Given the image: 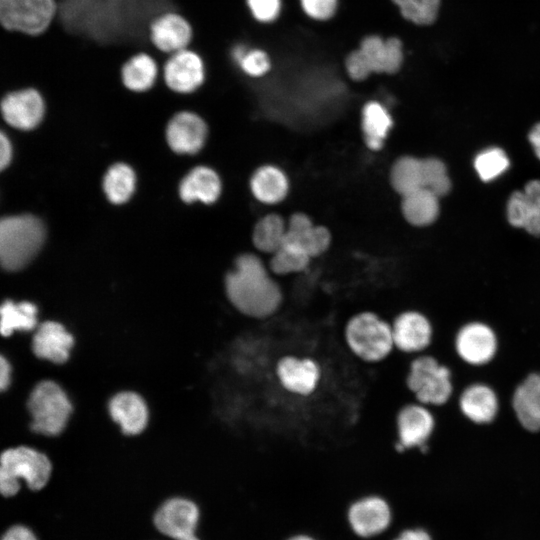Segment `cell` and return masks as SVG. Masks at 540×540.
Here are the masks:
<instances>
[{"instance_id":"6","label":"cell","mask_w":540,"mask_h":540,"mask_svg":"<svg viewBox=\"0 0 540 540\" xmlns=\"http://www.w3.org/2000/svg\"><path fill=\"white\" fill-rule=\"evenodd\" d=\"M344 339L349 350L367 363L385 360L395 348L391 323L371 311L357 313L347 321Z\"/></svg>"},{"instance_id":"25","label":"cell","mask_w":540,"mask_h":540,"mask_svg":"<svg viewBox=\"0 0 540 540\" xmlns=\"http://www.w3.org/2000/svg\"><path fill=\"white\" fill-rule=\"evenodd\" d=\"M119 74L121 83L127 90L144 93L155 86L161 75V68L153 55L138 51L122 63Z\"/></svg>"},{"instance_id":"13","label":"cell","mask_w":540,"mask_h":540,"mask_svg":"<svg viewBox=\"0 0 540 540\" xmlns=\"http://www.w3.org/2000/svg\"><path fill=\"white\" fill-rule=\"evenodd\" d=\"M274 375L280 387L299 397L312 395L321 381V368L310 357L283 355L275 363Z\"/></svg>"},{"instance_id":"21","label":"cell","mask_w":540,"mask_h":540,"mask_svg":"<svg viewBox=\"0 0 540 540\" xmlns=\"http://www.w3.org/2000/svg\"><path fill=\"white\" fill-rule=\"evenodd\" d=\"M510 406L519 425L526 431H540V371L528 373L514 388Z\"/></svg>"},{"instance_id":"45","label":"cell","mask_w":540,"mask_h":540,"mask_svg":"<svg viewBox=\"0 0 540 540\" xmlns=\"http://www.w3.org/2000/svg\"><path fill=\"white\" fill-rule=\"evenodd\" d=\"M529 141L532 144L535 154L540 159V123L536 124L529 133Z\"/></svg>"},{"instance_id":"14","label":"cell","mask_w":540,"mask_h":540,"mask_svg":"<svg viewBox=\"0 0 540 540\" xmlns=\"http://www.w3.org/2000/svg\"><path fill=\"white\" fill-rule=\"evenodd\" d=\"M199 517L200 511L194 501L175 496L168 498L158 507L153 522L159 532L179 540L195 533Z\"/></svg>"},{"instance_id":"42","label":"cell","mask_w":540,"mask_h":540,"mask_svg":"<svg viewBox=\"0 0 540 540\" xmlns=\"http://www.w3.org/2000/svg\"><path fill=\"white\" fill-rule=\"evenodd\" d=\"M12 157V147L8 138L0 131V171L7 167Z\"/></svg>"},{"instance_id":"40","label":"cell","mask_w":540,"mask_h":540,"mask_svg":"<svg viewBox=\"0 0 540 540\" xmlns=\"http://www.w3.org/2000/svg\"><path fill=\"white\" fill-rule=\"evenodd\" d=\"M304 13L316 21L331 19L338 8V0H300Z\"/></svg>"},{"instance_id":"28","label":"cell","mask_w":540,"mask_h":540,"mask_svg":"<svg viewBox=\"0 0 540 540\" xmlns=\"http://www.w3.org/2000/svg\"><path fill=\"white\" fill-rule=\"evenodd\" d=\"M102 188L112 204L122 205L128 202L136 188V174L133 168L123 162L111 165L104 174Z\"/></svg>"},{"instance_id":"23","label":"cell","mask_w":540,"mask_h":540,"mask_svg":"<svg viewBox=\"0 0 540 540\" xmlns=\"http://www.w3.org/2000/svg\"><path fill=\"white\" fill-rule=\"evenodd\" d=\"M330 233L322 226H313L302 213L290 217L283 245L296 248L309 257L323 253L330 244Z\"/></svg>"},{"instance_id":"29","label":"cell","mask_w":540,"mask_h":540,"mask_svg":"<svg viewBox=\"0 0 540 540\" xmlns=\"http://www.w3.org/2000/svg\"><path fill=\"white\" fill-rule=\"evenodd\" d=\"M250 187L256 199L266 204H274L286 196L288 181L277 167L263 166L254 172Z\"/></svg>"},{"instance_id":"26","label":"cell","mask_w":540,"mask_h":540,"mask_svg":"<svg viewBox=\"0 0 540 540\" xmlns=\"http://www.w3.org/2000/svg\"><path fill=\"white\" fill-rule=\"evenodd\" d=\"M349 521L359 536H373L389 525L390 509L383 499L375 496L367 497L350 507Z\"/></svg>"},{"instance_id":"2","label":"cell","mask_w":540,"mask_h":540,"mask_svg":"<svg viewBox=\"0 0 540 540\" xmlns=\"http://www.w3.org/2000/svg\"><path fill=\"white\" fill-rule=\"evenodd\" d=\"M46 238L43 222L31 214L0 218V266L17 271L40 252Z\"/></svg>"},{"instance_id":"43","label":"cell","mask_w":540,"mask_h":540,"mask_svg":"<svg viewBox=\"0 0 540 540\" xmlns=\"http://www.w3.org/2000/svg\"><path fill=\"white\" fill-rule=\"evenodd\" d=\"M11 381V366L7 359L0 355V392L4 391Z\"/></svg>"},{"instance_id":"39","label":"cell","mask_w":540,"mask_h":540,"mask_svg":"<svg viewBox=\"0 0 540 540\" xmlns=\"http://www.w3.org/2000/svg\"><path fill=\"white\" fill-rule=\"evenodd\" d=\"M245 5L255 21L269 24L279 17L282 0H245Z\"/></svg>"},{"instance_id":"41","label":"cell","mask_w":540,"mask_h":540,"mask_svg":"<svg viewBox=\"0 0 540 540\" xmlns=\"http://www.w3.org/2000/svg\"><path fill=\"white\" fill-rule=\"evenodd\" d=\"M1 540H36V537L27 527L17 525L8 529Z\"/></svg>"},{"instance_id":"11","label":"cell","mask_w":540,"mask_h":540,"mask_svg":"<svg viewBox=\"0 0 540 540\" xmlns=\"http://www.w3.org/2000/svg\"><path fill=\"white\" fill-rule=\"evenodd\" d=\"M147 35L151 45L168 56L190 47L194 28L185 15L175 10H164L152 17Z\"/></svg>"},{"instance_id":"10","label":"cell","mask_w":540,"mask_h":540,"mask_svg":"<svg viewBox=\"0 0 540 540\" xmlns=\"http://www.w3.org/2000/svg\"><path fill=\"white\" fill-rule=\"evenodd\" d=\"M167 88L174 93L188 95L205 83L207 67L203 56L191 47L168 55L161 68Z\"/></svg>"},{"instance_id":"32","label":"cell","mask_w":540,"mask_h":540,"mask_svg":"<svg viewBox=\"0 0 540 540\" xmlns=\"http://www.w3.org/2000/svg\"><path fill=\"white\" fill-rule=\"evenodd\" d=\"M231 62L251 78H260L271 69V59L268 53L261 48L249 47L243 43H236L229 51Z\"/></svg>"},{"instance_id":"33","label":"cell","mask_w":540,"mask_h":540,"mask_svg":"<svg viewBox=\"0 0 540 540\" xmlns=\"http://www.w3.org/2000/svg\"><path fill=\"white\" fill-rule=\"evenodd\" d=\"M391 184L402 197L423 186L422 160L404 156L399 158L391 170Z\"/></svg>"},{"instance_id":"46","label":"cell","mask_w":540,"mask_h":540,"mask_svg":"<svg viewBox=\"0 0 540 540\" xmlns=\"http://www.w3.org/2000/svg\"><path fill=\"white\" fill-rule=\"evenodd\" d=\"M179 540H199V538L196 536V534H191V535H188V536H185Z\"/></svg>"},{"instance_id":"34","label":"cell","mask_w":540,"mask_h":540,"mask_svg":"<svg viewBox=\"0 0 540 540\" xmlns=\"http://www.w3.org/2000/svg\"><path fill=\"white\" fill-rule=\"evenodd\" d=\"M286 226L279 215L269 214L260 219L253 230V243L266 253H274L284 243Z\"/></svg>"},{"instance_id":"7","label":"cell","mask_w":540,"mask_h":540,"mask_svg":"<svg viewBox=\"0 0 540 540\" xmlns=\"http://www.w3.org/2000/svg\"><path fill=\"white\" fill-rule=\"evenodd\" d=\"M406 386L416 402L428 407H441L453 397V372L436 357L421 354L410 363Z\"/></svg>"},{"instance_id":"4","label":"cell","mask_w":540,"mask_h":540,"mask_svg":"<svg viewBox=\"0 0 540 540\" xmlns=\"http://www.w3.org/2000/svg\"><path fill=\"white\" fill-rule=\"evenodd\" d=\"M403 62V44L399 38L384 39L371 34L365 36L359 47L346 56L344 66L352 80L363 81L373 73L395 74Z\"/></svg>"},{"instance_id":"15","label":"cell","mask_w":540,"mask_h":540,"mask_svg":"<svg viewBox=\"0 0 540 540\" xmlns=\"http://www.w3.org/2000/svg\"><path fill=\"white\" fill-rule=\"evenodd\" d=\"M32 351L36 357L55 366L68 362L76 339L69 328L59 320H46L36 327Z\"/></svg>"},{"instance_id":"22","label":"cell","mask_w":540,"mask_h":540,"mask_svg":"<svg viewBox=\"0 0 540 540\" xmlns=\"http://www.w3.org/2000/svg\"><path fill=\"white\" fill-rule=\"evenodd\" d=\"M509 223L540 236V180L529 181L524 191H515L507 203Z\"/></svg>"},{"instance_id":"12","label":"cell","mask_w":540,"mask_h":540,"mask_svg":"<svg viewBox=\"0 0 540 540\" xmlns=\"http://www.w3.org/2000/svg\"><path fill=\"white\" fill-rule=\"evenodd\" d=\"M436 429V418L428 406L418 402L404 405L396 416V449L425 450Z\"/></svg>"},{"instance_id":"8","label":"cell","mask_w":540,"mask_h":540,"mask_svg":"<svg viewBox=\"0 0 540 540\" xmlns=\"http://www.w3.org/2000/svg\"><path fill=\"white\" fill-rule=\"evenodd\" d=\"M58 13L56 0H0V25L29 36L45 33Z\"/></svg>"},{"instance_id":"20","label":"cell","mask_w":540,"mask_h":540,"mask_svg":"<svg viewBox=\"0 0 540 540\" xmlns=\"http://www.w3.org/2000/svg\"><path fill=\"white\" fill-rule=\"evenodd\" d=\"M108 412L112 421L127 436L142 433L149 422V407L146 400L131 390L119 391L111 396L108 401Z\"/></svg>"},{"instance_id":"16","label":"cell","mask_w":540,"mask_h":540,"mask_svg":"<svg viewBox=\"0 0 540 540\" xmlns=\"http://www.w3.org/2000/svg\"><path fill=\"white\" fill-rule=\"evenodd\" d=\"M0 111L10 126L31 130L43 120L45 102L38 90L25 88L6 94L0 102Z\"/></svg>"},{"instance_id":"36","label":"cell","mask_w":540,"mask_h":540,"mask_svg":"<svg viewBox=\"0 0 540 540\" xmlns=\"http://www.w3.org/2000/svg\"><path fill=\"white\" fill-rule=\"evenodd\" d=\"M474 167L482 181L488 182L500 176L509 167V159L505 152L497 147L480 152Z\"/></svg>"},{"instance_id":"24","label":"cell","mask_w":540,"mask_h":540,"mask_svg":"<svg viewBox=\"0 0 540 540\" xmlns=\"http://www.w3.org/2000/svg\"><path fill=\"white\" fill-rule=\"evenodd\" d=\"M222 184L217 172L207 166H196L180 181L179 196L187 204H213L221 194Z\"/></svg>"},{"instance_id":"19","label":"cell","mask_w":540,"mask_h":540,"mask_svg":"<svg viewBox=\"0 0 540 540\" xmlns=\"http://www.w3.org/2000/svg\"><path fill=\"white\" fill-rule=\"evenodd\" d=\"M459 413L470 423L487 425L492 423L500 411V399L488 383L476 381L467 384L459 393Z\"/></svg>"},{"instance_id":"35","label":"cell","mask_w":540,"mask_h":540,"mask_svg":"<svg viewBox=\"0 0 540 540\" xmlns=\"http://www.w3.org/2000/svg\"><path fill=\"white\" fill-rule=\"evenodd\" d=\"M407 21L428 26L437 19L441 0H391Z\"/></svg>"},{"instance_id":"27","label":"cell","mask_w":540,"mask_h":540,"mask_svg":"<svg viewBox=\"0 0 540 540\" xmlns=\"http://www.w3.org/2000/svg\"><path fill=\"white\" fill-rule=\"evenodd\" d=\"M38 308L29 301L6 300L0 305V334L10 336L15 331H31L38 325Z\"/></svg>"},{"instance_id":"37","label":"cell","mask_w":540,"mask_h":540,"mask_svg":"<svg viewBox=\"0 0 540 540\" xmlns=\"http://www.w3.org/2000/svg\"><path fill=\"white\" fill-rule=\"evenodd\" d=\"M310 257L296 248L282 245L273 253L270 261L271 270L278 275H286L304 270Z\"/></svg>"},{"instance_id":"47","label":"cell","mask_w":540,"mask_h":540,"mask_svg":"<svg viewBox=\"0 0 540 540\" xmlns=\"http://www.w3.org/2000/svg\"><path fill=\"white\" fill-rule=\"evenodd\" d=\"M289 540H313L312 538L308 537V536H296V537H293Z\"/></svg>"},{"instance_id":"30","label":"cell","mask_w":540,"mask_h":540,"mask_svg":"<svg viewBox=\"0 0 540 540\" xmlns=\"http://www.w3.org/2000/svg\"><path fill=\"white\" fill-rule=\"evenodd\" d=\"M402 198V212L410 224L425 226L436 220L439 213V197L430 190L420 188Z\"/></svg>"},{"instance_id":"44","label":"cell","mask_w":540,"mask_h":540,"mask_svg":"<svg viewBox=\"0 0 540 540\" xmlns=\"http://www.w3.org/2000/svg\"><path fill=\"white\" fill-rule=\"evenodd\" d=\"M396 540H431L428 533L423 530H406Z\"/></svg>"},{"instance_id":"18","label":"cell","mask_w":540,"mask_h":540,"mask_svg":"<svg viewBox=\"0 0 540 540\" xmlns=\"http://www.w3.org/2000/svg\"><path fill=\"white\" fill-rule=\"evenodd\" d=\"M207 125L204 119L193 111H179L166 126V141L170 149L181 155L198 153L207 138Z\"/></svg>"},{"instance_id":"5","label":"cell","mask_w":540,"mask_h":540,"mask_svg":"<svg viewBox=\"0 0 540 540\" xmlns=\"http://www.w3.org/2000/svg\"><path fill=\"white\" fill-rule=\"evenodd\" d=\"M53 465L43 452L31 447H16L0 455V493L9 497L19 491L23 479L30 489L40 490L50 480Z\"/></svg>"},{"instance_id":"38","label":"cell","mask_w":540,"mask_h":540,"mask_svg":"<svg viewBox=\"0 0 540 540\" xmlns=\"http://www.w3.org/2000/svg\"><path fill=\"white\" fill-rule=\"evenodd\" d=\"M423 186L436 196L446 195L451 188L446 167L442 161L436 158L422 160Z\"/></svg>"},{"instance_id":"31","label":"cell","mask_w":540,"mask_h":540,"mask_svg":"<svg viewBox=\"0 0 540 540\" xmlns=\"http://www.w3.org/2000/svg\"><path fill=\"white\" fill-rule=\"evenodd\" d=\"M362 127L366 144L370 149L379 150L392 126V118L378 102H368L362 112Z\"/></svg>"},{"instance_id":"1","label":"cell","mask_w":540,"mask_h":540,"mask_svg":"<svg viewBox=\"0 0 540 540\" xmlns=\"http://www.w3.org/2000/svg\"><path fill=\"white\" fill-rule=\"evenodd\" d=\"M230 304L242 315L263 321L282 304L279 285L269 276L263 262L253 254H242L223 278Z\"/></svg>"},{"instance_id":"9","label":"cell","mask_w":540,"mask_h":540,"mask_svg":"<svg viewBox=\"0 0 540 540\" xmlns=\"http://www.w3.org/2000/svg\"><path fill=\"white\" fill-rule=\"evenodd\" d=\"M453 343L459 360L474 368L484 367L491 363L499 348L496 331L481 320L463 323L456 330Z\"/></svg>"},{"instance_id":"3","label":"cell","mask_w":540,"mask_h":540,"mask_svg":"<svg viewBox=\"0 0 540 540\" xmlns=\"http://www.w3.org/2000/svg\"><path fill=\"white\" fill-rule=\"evenodd\" d=\"M31 429L42 436L54 438L67 428L74 404L66 389L54 379L40 381L28 399Z\"/></svg>"},{"instance_id":"17","label":"cell","mask_w":540,"mask_h":540,"mask_svg":"<svg viewBox=\"0 0 540 540\" xmlns=\"http://www.w3.org/2000/svg\"><path fill=\"white\" fill-rule=\"evenodd\" d=\"M391 328L394 347L403 353H422L433 340L434 329L430 319L416 310L398 314Z\"/></svg>"}]
</instances>
